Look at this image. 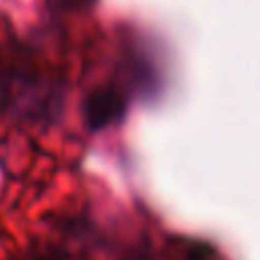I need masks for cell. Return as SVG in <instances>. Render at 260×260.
<instances>
[{
	"label": "cell",
	"mask_w": 260,
	"mask_h": 260,
	"mask_svg": "<svg viewBox=\"0 0 260 260\" xmlns=\"http://www.w3.org/2000/svg\"><path fill=\"white\" fill-rule=\"evenodd\" d=\"M57 81L39 73L24 57L0 63V110L22 120H43L59 110Z\"/></svg>",
	"instance_id": "1"
},
{
	"label": "cell",
	"mask_w": 260,
	"mask_h": 260,
	"mask_svg": "<svg viewBox=\"0 0 260 260\" xmlns=\"http://www.w3.org/2000/svg\"><path fill=\"white\" fill-rule=\"evenodd\" d=\"M126 114V98L114 87H98L83 98L81 118L89 132H100Z\"/></svg>",
	"instance_id": "2"
},
{
	"label": "cell",
	"mask_w": 260,
	"mask_h": 260,
	"mask_svg": "<svg viewBox=\"0 0 260 260\" xmlns=\"http://www.w3.org/2000/svg\"><path fill=\"white\" fill-rule=\"evenodd\" d=\"M95 0H53V4L57 6V10H83V8H89Z\"/></svg>",
	"instance_id": "3"
},
{
	"label": "cell",
	"mask_w": 260,
	"mask_h": 260,
	"mask_svg": "<svg viewBox=\"0 0 260 260\" xmlns=\"http://www.w3.org/2000/svg\"><path fill=\"white\" fill-rule=\"evenodd\" d=\"M187 260H207V256H205L203 250H191L189 256H187Z\"/></svg>",
	"instance_id": "4"
},
{
	"label": "cell",
	"mask_w": 260,
	"mask_h": 260,
	"mask_svg": "<svg viewBox=\"0 0 260 260\" xmlns=\"http://www.w3.org/2000/svg\"><path fill=\"white\" fill-rule=\"evenodd\" d=\"M41 260H69V258H65L63 254H49V256H43Z\"/></svg>",
	"instance_id": "5"
},
{
	"label": "cell",
	"mask_w": 260,
	"mask_h": 260,
	"mask_svg": "<svg viewBox=\"0 0 260 260\" xmlns=\"http://www.w3.org/2000/svg\"><path fill=\"white\" fill-rule=\"evenodd\" d=\"M134 260H144V258H140V256H138V258H134Z\"/></svg>",
	"instance_id": "6"
}]
</instances>
